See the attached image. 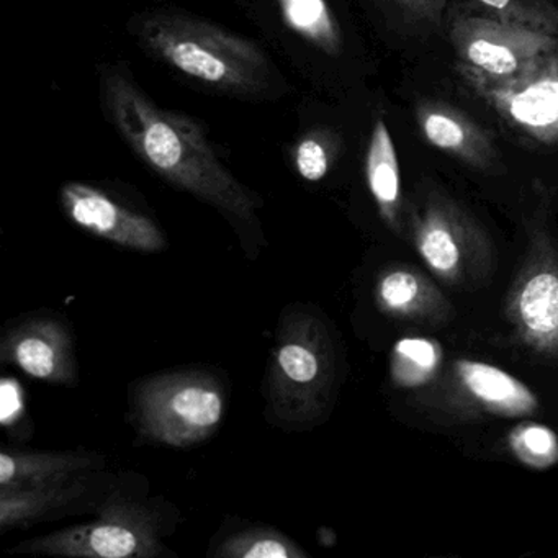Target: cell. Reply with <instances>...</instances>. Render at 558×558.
I'll return each instance as SVG.
<instances>
[{
    "label": "cell",
    "mask_w": 558,
    "mask_h": 558,
    "mask_svg": "<svg viewBox=\"0 0 558 558\" xmlns=\"http://www.w3.org/2000/svg\"><path fill=\"white\" fill-rule=\"evenodd\" d=\"M97 84L104 119L149 171L234 227H257L263 201L231 172L201 120L158 106L126 61L99 64Z\"/></svg>",
    "instance_id": "cell-1"
},
{
    "label": "cell",
    "mask_w": 558,
    "mask_h": 558,
    "mask_svg": "<svg viewBox=\"0 0 558 558\" xmlns=\"http://www.w3.org/2000/svg\"><path fill=\"white\" fill-rule=\"evenodd\" d=\"M125 31L146 58L208 96L274 104L295 93L263 44L187 9H143L130 15Z\"/></svg>",
    "instance_id": "cell-2"
},
{
    "label": "cell",
    "mask_w": 558,
    "mask_h": 558,
    "mask_svg": "<svg viewBox=\"0 0 558 558\" xmlns=\"http://www.w3.org/2000/svg\"><path fill=\"white\" fill-rule=\"evenodd\" d=\"M256 28L306 84L331 93L351 54V31L339 0H234Z\"/></svg>",
    "instance_id": "cell-3"
},
{
    "label": "cell",
    "mask_w": 558,
    "mask_h": 558,
    "mask_svg": "<svg viewBox=\"0 0 558 558\" xmlns=\"http://www.w3.org/2000/svg\"><path fill=\"white\" fill-rule=\"evenodd\" d=\"M336 352L325 323L306 310L283 316L267 378V398L277 420L313 426L332 403Z\"/></svg>",
    "instance_id": "cell-4"
},
{
    "label": "cell",
    "mask_w": 558,
    "mask_h": 558,
    "mask_svg": "<svg viewBox=\"0 0 558 558\" xmlns=\"http://www.w3.org/2000/svg\"><path fill=\"white\" fill-rule=\"evenodd\" d=\"M407 234L426 266L450 287H476L496 267L493 241L449 195L429 192L407 215Z\"/></svg>",
    "instance_id": "cell-5"
},
{
    "label": "cell",
    "mask_w": 558,
    "mask_h": 558,
    "mask_svg": "<svg viewBox=\"0 0 558 558\" xmlns=\"http://www.w3.org/2000/svg\"><path fill=\"white\" fill-rule=\"evenodd\" d=\"M135 413L146 439L179 449L195 446L208 439L223 421V387L204 372L159 375L136 391Z\"/></svg>",
    "instance_id": "cell-6"
},
{
    "label": "cell",
    "mask_w": 558,
    "mask_h": 558,
    "mask_svg": "<svg viewBox=\"0 0 558 558\" xmlns=\"http://www.w3.org/2000/svg\"><path fill=\"white\" fill-rule=\"evenodd\" d=\"M459 73L512 132L541 145H558V47L511 76Z\"/></svg>",
    "instance_id": "cell-7"
},
{
    "label": "cell",
    "mask_w": 558,
    "mask_h": 558,
    "mask_svg": "<svg viewBox=\"0 0 558 558\" xmlns=\"http://www.w3.org/2000/svg\"><path fill=\"white\" fill-rule=\"evenodd\" d=\"M505 316L524 348L558 364V251L544 227L529 230L527 251L506 295Z\"/></svg>",
    "instance_id": "cell-8"
},
{
    "label": "cell",
    "mask_w": 558,
    "mask_h": 558,
    "mask_svg": "<svg viewBox=\"0 0 558 558\" xmlns=\"http://www.w3.org/2000/svg\"><path fill=\"white\" fill-rule=\"evenodd\" d=\"M161 542L145 512L113 506L97 521L22 542L12 551L80 558L156 557Z\"/></svg>",
    "instance_id": "cell-9"
},
{
    "label": "cell",
    "mask_w": 558,
    "mask_h": 558,
    "mask_svg": "<svg viewBox=\"0 0 558 558\" xmlns=\"http://www.w3.org/2000/svg\"><path fill=\"white\" fill-rule=\"evenodd\" d=\"M449 40L459 70L488 77L518 73L541 54L558 47L557 35L495 17H457L450 24Z\"/></svg>",
    "instance_id": "cell-10"
},
{
    "label": "cell",
    "mask_w": 558,
    "mask_h": 558,
    "mask_svg": "<svg viewBox=\"0 0 558 558\" xmlns=\"http://www.w3.org/2000/svg\"><path fill=\"white\" fill-rule=\"evenodd\" d=\"M60 202L68 220L94 236L140 253H158L166 247L165 233L151 217L126 207L99 185L64 182Z\"/></svg>",
    "instance_id": "cell-11"
},
{
    "label": "cell",
    "mask_w": 558,
    "mask_h": 558,
    "mask_svg": "<svg viewBox=\"0 0 558 558\" xmlns=\"http://www.w3.org/2000/svg\"><path fill=\"white\" fill-rule=\"evenodd\" d=\"M433 404L450 413L524 417L534 414V391L508 372L486 362L460 359L453 364Z\"/></svg>",
    "instance_id": "cell-12"
},
{
    "label": "cell",
    "mask_w": 558,
    "mask_h": 558,
    "mask_svg": "<svg viewBox=\"0 0 558 558\" xmlns=\"http://www.w3.org/2000/svg\"><path fill=\"white\" fill-rule=\"evenodd\" d=\"M283 158L302 184L323 185L341 168L348 153V133L325 107L305 96L296 106V129L283 145Z\"/></svg>",
    "instance_id": "cell-13"
},
{
    "label": "cell",
    "mask_w": 558,
    "mask_h": 558,
    "mask_svg": "<svg viewBox=\"0 0 558 558\" xmlns=\"http://www.w3.org/2000/svg\"><path fill=\"white\" fill-rule=\"evenodd\" d=\"M416 122L424 138L440 151L482 171L498 165L492 135L456 106L442 100H421Z\"/></svg>",
    "instance_id": "cell-14"
},
{
    "label": "cell",
    "mask_w": 558,
    "mask_h": 558,
    "mask_svg": "<svg viewBox=\"0 0 558 558\" xmlns=\"http://www.w3.org/2000/svg\"><path fill=\"white\" fill-rule=\"evenodd\" d=\"M2 361L24 374L51 384L74 380V357L66 328L58 322H34L19 326L2 342Z\"/></svg>",
    "instance_id": "cell-15"
},
{
    "label": "cell",
    "mask_w": 558,
    "mask_h": 558,
    "mask_svg": "<svg viewBox=\"0 0 558 558\" xmlns=\"http://www.w3.org/2000/svg\"><path fill=\"white\" fill-rule=\"evenodd\" d=\"M375 303L385 315L416 325H446L453 318V306L442 290L410 266L385 269L375 286Z\"/></svg>",
    "instance_id": "cell-16"
},
{
    "label": "cell",
    "mask_w": 558,
    "mask_h": 558,
    "mask_svg": "<svg viewBox=\"0 0 558 558\" xmlns=\"http://www.w3.org/2000/svg\"><path fill=\"white\" fill-rule=\"evenodd\" d=\"M362 171L368 194L385 227L398 236H407V208L401 189L400 161L384 117H374L368 130Z\"/></svg>",
    "instance_id": "cell-17"
},
{
    "label": "cell",
    "mask_w": 558,
    "mask_h": 558,
    "mask_svg": "<svg viewBox=\"0 0 558 558\" xmlns=\"http://www.w3.org/2000/svg\"><path fill=\"white\" fill-rule=\"evenodd\" d=\"M97 457L89 452H17L0 453V488L57 485L76 480L94 469Z\"/></svg>",
    "instance_id": "cell-18"
},
{
    "label": "cell",
    "mask_w": 558,
    "mask_h": 558,
    "mask_svg": "<svg viewBox=\"0 0 558 558\" xmlns=\"http://www.w3.org/2000/svg\"><path fill=\"white\" fill-rule=\"evenodd\" d=\"M83 493L80 478L57 485L0 488V531L38 521L48 512L70 505Z\"/></svg>",
    "instance_id": "cell-19"
},
{
    "label": "cell",
    "mask_w": 558,
    "mask_h": 558,
    "mask_svg": "<svg viewBox=\"0 0 558 558\" xmlns=\"http://www.w3.org/2000/svg\"><path fill=\"white\" fill-rule=\"evenodd\" d=\"M442 359V348L434 339L420 336L400 339L391 351V381L403 390L426 387L439 375Z\"/></svg>",
    "instance_id": "cell-20"
},
{
    "label": "cell",
    "mask_w": 558,
    "mask_h": 558,
    "mask_svg": "<svg viewBox=\"0 0 558 558\" xmlns=\"http://www.w3.org/2000/svg\"><path fill=\"white\" fill-rule=\"evenodd\" d=\"M221 558H306L292 538L274 527H253L233 534L215 550Z\"/></svg>",
    "instance_id": "cell-21"
},
{
    "label": "cell",
    "mask_w": 558,
    "mask_h": 558,
    "mask_svg": "<svg viewBox=\"0 0 558 558\" xmlns=\"http://www.w3.org/2000/svg\"><path fill=\"white\" fill-rule=\"evenodd\" d=\"M508 446L512 456L534 470H547L558 463V436L550 427L522 423L509 433Z\"/></svg>",
    "instance_id": "cell-22"
},
{
    "label": "cell",
    "mask_w": 558,
    "mask_h": 558,
    "mask_svg": "<svg viewBox=\"0 0 558 558\" xmlns=\"http://www.w3.org/2000/svg\"><path fill=\"white\" fill-rule=\"evenodd\" d=\"M492 17L558 37V8L550 0H475Z\"/></svg>",
    "instance_id": "cell-23"
},
{
    "label": "cell",
    "mask_w": 558,
    "mask_h": 558,
    "mask_svg": "<svg viewBox=\"0 0 558 558\" xmlns=\"http://www.w3.org/2000/svg\"><path fill=\"white\" fill-rule=\"evenodd\" d=\"M0 404H2V424L5 429L17 427L25 417V397L21 384L5 377L0 385Z\"/></svg>",
    "instance_id": "cell-24"
},
{
    "label": "cell",
    "mask_w": 558,
    "mask_h": 558,
    "mask_svg": "<svg viewBox=\"0 0 558 558\" xmlns=\"http://www.w3.org/2000/svg\"><path fill=\"white\" fill-rule=\"evenodd\" d=\"M401 14L423 24H440L449 0H384Z\"/></svg>",
    "instance_id": "cell-25"
}]
</instances>
